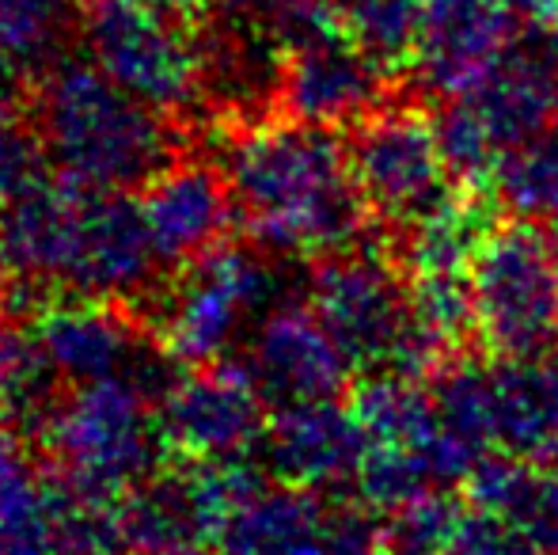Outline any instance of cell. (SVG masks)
I'll return each mask as SVG.
<instances>
[{"label":"cell","instance_id":"obj_23","mask_svg":"<svg viewBox=\"0 0 558 555\" xmlns=\"http://www.w3.org/2000/svg\"><path fill=\"white\" fill-rule=\"evenodd\" d=\"M81 15L76 0H0V76L23 84L61 65Z\"/></svg>","mask_w":558,"mask_h":555},{"label":"cell","instance_id":"obj_26","mask_svg":"<svg viewBox=\"0 0 558 555\" xmlns=\"http://www.w3.org/2000/svg\"><path fill=\"white\" fill-rule=\"evenodd\" d=\"M490 186L517 217L558 225V130L501 156Z\"/></svg>","mask_w":558,"mask_h":555},{"label":"cell","instance_id":"obj_4","mask_svg":"<svg viewBox=\"0 0 558 555\" xmlns=\"http://www.w3.org/2000/svg\"><path fill=\"white\" fill-rule=\"evenodd\" d=\"M38 430L53 472L104 498L130 495L160 468L168 449L148 388L133 377L73 385L65 400H53Z\"/></svg>","mask_w":558,"mask_h":555},{"label":"cell","instance_id":"obj_21","mask_svg":"<svg viewBox=\"0 0 558 555\" xmlns=\"http://www.w3.org/2000/svg\"><path fill=\"white\" fill-rule=\"evenodd\" d=\"M494 229V206L478 186L460 183L403 229V267L411 275H463L475 267Z\"/></svg>","mask_w":558,"mask_h":555},{"label":"cell","instance_id":"obj_16","mask_svg":"<svg viewBox=\"0 0 558 555\" xmlns=\"http://www.w3.org/2000/svg\"><path fill=\"white\" fill-rule=\"evenodd\" d=\"M524 27L506 0H426L418 73L422 88L441 99L475 88L517 43Z\"/></svg>","mask_w":558,"mask_h":555},{"label":"cell","instance_id":"obj_20","mask_svg":"<svg viewBox=\"0 0 558 555\" xmlns=\"http://www.w3.org/2000/svg\"><path fill=\"white\" fill-rule=\"evenodd\" d=\"M471 506L509 518L539 555H558V475L521 457H478L463 480Z\"/></svg>","mask_w":558,"mask_h":555},{"label":"cell","instance_id":"obj_18","mask_svg":"<svg viewBox=\"0 0 558 555\" xmlns=\"http://www.w3.org/2000/svg\"><path fill=\"white\" fill-rule=\"evenodd\" d=\"M137 206L160 260L175 267L225 244L240 214L228 176L202 160H171L141 186Z\"/></svg>","mask_w":558,"mask_h":555},{"label":"cell","instance_id":"obj_33","mask_svg":"<svg viewBox=\"0 0 558 555\" xmlns=\"http://www.w3.org/2000/svg\"><path fill=\"white\" fill-rule=\"evenodd\" d=\"M145 4H153V8H160V12H168V15H175V20H186V23H194L202 12H206V0H145Z\"/></svg>","mask_w":558,"mask_h":555},{"label":"cell","instance_id":"obj_22","mask_svg":"<svg viewBox=\"0 0 558 555\" xmlns=\"http://www.w3.org/2000/svg\"><path fill=\"white\" fill-rule=\"evenodd\" d=\"M0 555H61L58 472H46L0 430Z\"/></svg>","mask_w":558,"mask_h":555},{"label":"cell","instance_id":"obj_5","mask_svg":"<svg viewBox=\"0 0 558 555\" xmlns=\"http://www.w3.org/2000/svg\"><path fill=\"white\" fill-rule=\"evenodd\" d=\"M81 35L92 65L156 111H191L206 96L209 43L194 23L145 0H88Z\"/></svg>","mask_w":558,"mask_h":555},{"label":"cell","instance_id":"obj_27","mask_svg":"<svg viewBox=\"0 0 558 555\" xmlns=\"http://www.w3.org/2000/svg\"><path fill=\"white\" fill-rule=\"evenodd\" d=\"M407 309H411V324L441 342L448 354H456L471 335H478L475 289L468 275H414L407 286Z\"/></svg>","mask_w":558,"mask_h":555},{"label":"cell","instance_id":"obj_30","mask_svg":"<svg viewBox=\"0 0 558 555\" xmlns=\"http://www.w3.org/2000/svg\"><path fill=\"white\" fill-rule=\"evenodd\" d=\"M445 555H539L509 518L490 510H463Z\"/></svg>","mask_w":558,"mask_h":555},{"label":"cell","instance_id":"obj_17","mask_svg":"<svg viewBox=\"0 0 558 555\" xmlns=\"http://www.w3.org/2000/svg\"><path fill=\"white\" fill-rule=\"evenodd\" d=\"M384 92H388V73L376 61H368L345 38H327L286 53L278 104L286 119L342 130L361 126L368 114L380 111Z\"/></svg>","mask_w":558,"mask_h":555},{"label":"cell","instance_id":"obj_15","mask_svg":"<svg viewBox=\"0 0 558 555\" xmlns=\"http://www.w3.org/2000/svg\"><path fill=\"white\" fill-rule=\"evenodd\" d=\"M258 449H263L266 472L278 483L327 495L345 483H357L368 434L353 408L338 400L289 403L270 415Z\"/></svg>","mask_w":558,"mask_h":555},{"label":"cell","instance_id":"obj_3","mask_svg":"<svg viewBox=\"0 0 558 555\" xmlns=\"http://www.w3.org/2000/svg\"><path fill=\"white\" fill-rule=\"evenodd\" d=\"M35 134L58 176L99 191H141L175 160L168 114L130 96L92 61H61L43 76Z\"/></svg>","mask_w":558,"mask_h":555},{"label":"cell","instance_id":"obj_25","mask_svg":"<svg viewBox=\"0 0 558 555\" xmlns=\"http://www.w3.org/2000/svg\"><path fill=\"white\" fill-rule=\"evenodd\" d=\"M53 370L38 347L35 327L0 316V430L12 434L15 426H43L53 408Z\"/></svg>","mask_w":558,"mask_h":555},{"label":"cell","instance_id":"obj_2","mask_svg":"<svg viewBox=\"0 0 558 555\" xmlns=\"http://www.w3.org/2000/svg\"><path fill=\"white\" fill-rule=\"evenodd\" d=\"M225 176L255 248L281 260L335 255L365 225L350 148L296 119L255 122L225 148Z\"/></svg>","mask_w":558,"mask_h":555},{"label":"cell","instance_id":"obj_1","mask_svg":"<svg viewBox=\"0 0 558 555\" xmlns=\"http://www.w3.org/2000/svg\"><path fill=\"white\" fill-rule=\"evenodd\" d=\"M137 202L69 176L38 179L0 214V275L20 289L133 301L160 267Z\"/></svg>","mask_w":558,"mask_h":555},{"label":"cell","instance_id":"obj_13","mask_svg":"<svg viewBox=\"0 0 558 555\" xmlns=\"http://www.w3.org/2000/svg\"><path fill=\"white\" fill-rule=\"evenodd\" d=\"M501 156L558 130V50L551 31H524L521 43L475 84L452 96Z\"/></svg>","mask_w":558,"mask_h":555},{"label":"cell","instance_id":"obj_24","mask_svg":"<svg viewBox=\"0 0 558 555\" xmlns=\"http://www.w3.org/2000/svg\"><path fill=\"white\" fill-rule=\"evenodd\" d=\"M338 23L345 43L396 76L418 61L426 0H338Z\"/></svg>","mask_w":558,"mask_h":555},{"label":"cell","instance_id":"obj_6","mask_svg":"<svg viewBox=\"0 0 558 555\" xmlns=\"http://www.w3.org/2000/svg\"><path fill=\"white\" fill-rule=\"evenodd\" d=\"M478 335L494 358H536L558 347V225L517 217L471 267Z\"/></svg>","mask_w":558,"mask_h":555},{"label":"cell","instance_id":"obj_29","mask_svg":"<svg viewBox=\"0 0 558 555\" xmlns=\"http://www.w3.org/2000/svg\"><path fill=\"white\" fill-rule=\"evenodd\" d=\"M463 510L445 491H426L384 518V555H445Z\"/></svg>","mask_w":558,"mask_h":555},{"label":"cell","instance_id":"obj_28","mask_svg":"<svg viewBox=\"0 0 558 555\" xmlns=\"http://www.w3.org/2000/svg\"><path fill=\"white\" fill-rule=\"evenodd\" d=\"M434 403L445 430H452L463 445L486 457L494 445V411H490V365L478 362H448L437 373Z\"/></svg>","mask_w":558,"mask_h":555},{"label":"cell","instance_id":"obj_10","mask_svg":"<svg viewBox=\"0 0 558 555\" xmlns=\"http://www.w3.org/2000/svg\"><path fill=\"white\" fill-rule=\"evenodd\" d=\"M266 396L243 362H206L160 388L163 442L186 460L247 457L266 434Z\"/></svg>","mask_w":558,"mask_h":555},{"label":"cell","instance_id":"obj_11","mask_svg":"<svg viewBox=\"0 0 558 555\" xmlns=\"http://www.w3.org/2000/svg\"><path fill=\"white\" fill-rule=\"evenodd\" d=\"M308 304L353 370H384L411 316L399 270L350 248L324 255L308 281Z\"/></svg>","mask_w":558,"mask_h":555},{"label":"cell","instance_id":"obj_12","mask_svg":"<svg viewBox=\"0 0 558 555\" xmlns=\"http://www.w3.org/2000/svg\"><path fill=\"white\" fill-rule=\"evenodd\" d=\"M243 365L274 408L338 400L353 373V362L312 304H274L251 327Z\"/></svg>","mask_w":558,"mask_h":555},{"label":"cell","instance_id":"obj_32","mask_svg":"<svg viewBox=\"0 0 558 555\" xmlns=\"http://www.w3.org/2000/svg\"><path fill=\"white\" fill-rule=\"evenodd\" d=\"M214 12H221L228 23H255V27H274L296 0H206Z\"/></svg>","mask_w":558,"mask_h":555},{"label":"cell","instance_id":"obj_19","mask_svg":"<svg viewBox=\"0 0 558 555\" xmlns=\"http://www.w3.org/2000/svg\"><path fill=\"white\" fill-rule=\"evenodd\" d=\"M494 445L532 464H558V354L490 365Z\"/></svg>","mask_w":558,"mask_h":555},{"label":"cell","instance_id":"obj_8","mask_svg":"<svg viewBox=\"0 0 558 555\" xmlns=\"http://www.w3.org/2000/svg\"><path fill=\"white\" fill-rule=\"evenodd\" d=\"M217 555H384V521L373 506L324 491L266 483L228 518Z\"/></svg>","mask_w":558,"mask_h":555},{"label":"cell","instance_id":"obj_14","mask_svg":"<svg viewBox=\"0 0 558 555\" xmlns=\"http://www.w3.org/2000/svg\"><path fill=\"white\" fill-rule=\"evenodd\" d=\"M35 335L53 377L65 385L107 377H133L145 385V342L114 301L81 293L46 301L35 316Z\"/></svg>","mask_w":558,"mask_h":555},{"label":"cell","instance_id":"obj_7","mask_svg":"<svg viewBox=\"0 0 558 555\" xmlns=\"http://www.w3.org/2000/svg\"><path fill=\"white\" fill-rule=\"evenodd\" d=\"M263 248L217 244L183 263V275L160 301V347L183 365L221 362L278 304L281 278L258 255Z\"/></svg>","mask_w":558,"mask_h":555},{"label":"cell","instance_id":"obj_9","mask_svg":"<svg viewBox=\"0 0 558 555\" xmlns=\"http://www.w3.org/2000/svg\"><path fill=\"white\" fill-rule=\"evenodd\" d=\"M350 168L365 206L403 229L452 191L437 126L418 107H380L353 126Z\"/></svg>","mask_w":558,"mask_h":555},{"label":"cell","instance_id":"obj_34","mask_svg":"<svg viewBox=\"0 0 558 555\" xmlns=\"http://www.w3.org/2000/svg\"><path fill=\"white\" fill-rule=\"evenodd\" d=\"M168 555H206L202 548H179V552H168Z\"/></svg>","mask_w":558,"mask_h":555},{"label":"cell","instance_id":"obj_31","mask_svg":"<svg viewBox=\"0 0 558 555\" xmlns=\"http://www.w3.org/2000/svg\"><path fill=\"white\" fill-rule=\"evenodd\" d=\"M43 141L20 122L0 119V214L27 191L31 183L43 179Z\"/></svg>","mask_w":558,"mask_h":555}]
</instances>
